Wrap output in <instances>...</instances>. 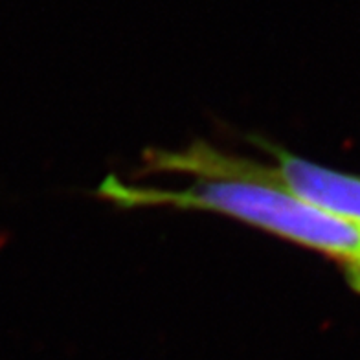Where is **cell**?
<instances>
[{"label":"cell","instance_id":"cell-1","mask_svg":"<svg viewBox=\"0 0 360 360\" xmlns=\"http://www.w3.org/2000/svg\"><path fill=\"white\" fill-rule=\"evenodd\" d=\"M98 193L124 208L173 206L228 215L331 257L344 269L351 287L360 292V224L318 208L280 186L248 180H199L182 190H160L127 186L109 176Z\"/></svg>","mask_w":360,"mask_h":360},{"label":"cell","instance_id":"cell-2","mask_svg":"<svg viewBox=\"0 0 360 360\" xmlns=\"http://www.w3.org/2000/svg\"><path fill=\"white\" fill-rule=\"evenodd\" d=\"M259 143L274 158L276 166L232 157L226 166V180L280 186L318 208L360 224V176L318 166L272 143L261 140Z\"/></svg>","mask_w":360,"mask_h":360}]
</instances>
